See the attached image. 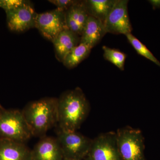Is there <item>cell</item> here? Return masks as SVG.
<instances>
[{
    "label": "cell",
    "mask_w": 160,
    "mask_h": 160,
    "mask_svg": "<svg viewBox=\"0 0 160 160\" xmlns=\"http://www.w3.org/2000/svg\"><path fill=\"white\" fill-rule=\"evenodd\" d=\"M89 111V102L79 87L63 92L58 98L59 129L77 131L88 116Z\"/></svg>",
    "instance_id": "6da1fadb"
},
{
    "label": "cell",
    "mask_w": 160,
    "mask_h": 160,
    "mask_svg": "<svg viewBox=\"0 0 160 160\" xmlns=\"http://www.w3.org/2000/svg\"><path fill=\"white\" fill-rule=\"evenodd\" d=\"M32 137L42 138L58 125V98H45L29 102L22 110Z\"/></svg>",
    "instance_id": "7a4b0ae2"
},
{
    "label": "cell",
    "mask_w": 160,
    "mask_h": 160,
    "mask_svg": "<svg viewBox=\"0 0 160 160\" xmlns=\"http://www.w3.org/2000/svg\"><path fill=\"white\" fill-rule=\"evenodd\" d=\"M32 137L22 110L0 109V138L25 143Z\"/></svg>",
    "instance_id": "3957f363"
},
{
    "label": "cell",
    "mask_w": 160,
    "mask_h": 160,
    "mask_svg": "<svg viewBox=\"0 0 160 160\" xmlns=\"http://www.w3.org/2000/svg\"><path fill=\"white\" fill-rule=\"evenodd\" d=\"M116 134L118 149L122 160H146L142 132L127 126L119 129Z\"/></svg>",
    "instance_id": "277c9868"
},
{
    "label": "cell",
    "mask_w": 160,
    "mask_h": 160,
    "mask_svg": "<svg viewBox=\"0 0 160 160\" xmlns=\"http://www.w3.org/2000/svg\"><path fill=\"white\" fill-rule=\"evenodd\" d=\"M65 158L82 160L89 152L92 140L77 131L58 129L56 137Z\"/></svg>",
    "instance_id": "5b68a950"
},
{
    "label": "cell",
    "mask_w": 160,
    "mask_h": 160,
    "mask_svg": "<svg viewBox=\"0 0 160 160\" xmlns=\"http://www.w3.org/2000/svg\"><path fill=\"white\" fill-rule=\"evenodd\" d=\"M86 160H122L118 149L116 132H109L92 140Z\"/></svg>",
    "instance_id": "8992f818"
},
{
    "label": "cell",
    "mask_w": 160,
    "mask_h": 160,
    "mask_svg": "<svg viewBox=\"0 0 160 160\" xmlns=\"http://www.w3.org/2000/svg\"><path fill=\"white\" fill-rule=\"evenodd\" d=\"M35 27L44 38L52 42L60 32L67 28L65 12L56 9L37 13Z\"/></svg>",
    "instance_id": "52a82bcc"
},
{
    "label": "cell",
    "mask_w": 160,
    "mask_h": 160,
    "mask_svg": "<svg viewBox=\"0 0 160 160\" xmlns=\"http://www.w3.org/2000/svg\"><path fill=\"white\" fill-rule=\"evenodd\" d=\"M128 0H116L104 23L107 33L115 34L131 33L132 26L128 11Z\"/></svg>",
    "instance_id": "ba28073f"
},
{
    "label": "cell",
    "mask_w": 160,
    "mask_h": 160,
    "mask_svg": "<svg viewBox=\"0 0 160 160\" xmlns=\"http://www.w3.org/2000/svg\"><path fill=\"white\" fill-rule=\"evenodd\" d=\"M6 13L7 25L11 31L22 32L35 27L37 13L29 1L17 9Z\"/></svg>",
    "instance_id": "9c48e42d"
},
{
    "label": "cell",
    "mask_w": 160,
    "mask_h": 160,
    "mask_svg": "<svg viewBox=\"0 0 160 160\" xmlns=\"http://www.w3.org/2000/svg\"><path fill=\"white\" fill-rule=\"evenodd\" d=\"M32 160H62V152L56 138L45 136L32 150Z\"/></svg>",
    "instance_id": "30bf717a"
},
{
    "label": "cell",
    "mask_w": 160,
    "mask_h": 160,
    "mask_svg": "<svg viewBox=\"0 0 160 160\" xmlns=\"http://www.w3.org/2000/svg\"><path fill=\"white\" fill-rule=\"evenodd\" d=\"M89 16L84 1H76L65 12L67 28L81 37Z\"/></svg>",
    "instance_id": "8fae6325"
},
{
    "label": "cell",
    "mask_w": 160,
    "mask_h": 160,
    "mask_svg": "<svg viewBox=\"0 0 160 160\" xmlns=\"http://www.w3.org/2000/svg\"><path fill=\"white\" fill-rule=\"evenodd\" d=\"M0 160H32V150L25 143L0 138Z\"/></svg>",
    "instance_id": "7c38bea8"
},
{
    "label": "cell",
    "mask_w": 160,
    "mask_h": 160,
    "mask_svg": "<svg viewBox=\"0 0 160 160\" xmlns=\"http://www.w3.org/2000/svg\"><path fill=\"white\" fill-rule=\"evenodd\" d=\"M80 36L68 28L62 30L52 42L57 59L62 62L66 56L80 44Z\"/></svg>",
    "instance_id": "4fadbf2b"
},
{
    "label": "cell",
    "mask_w": 160,
    "mask_h": 160,
    "mask_svg": "<svg viewBox=\"0 0 160 160\" xmlns=\"http://www.w3.org/2000/svg\"><path fill=\"white\" fill-rule=\"evenodd\" d=\"M106 33L104 23L89 16L80 37V43L85 44L92 49L99 42Z\"/></svg>",
    "instance_id": "5bb4252c"
},
{
    "label": "cell",
    "mask_w": 160,
    "mask_h": 160,
    "mask_svg": "<svg viewBox=\"0 0 160 160\" xmlns=\"http://www.w3.org/2000/svg\"><path fill=\"white\" fill-rule=\"evenodd\" d=\"M84 2L89 15L104 23L116 0H87Z\"/></svg>",
    "instance_id": "9a60e30c"
},
{
    "label": "cell",
    "mask_w": 160,
    "mask_h": 160,
    "mask_svg": "<svg viewBox=\"0 0 160 160\" xmlns=\"http://www.w3.org/2000/svg\"><path fill=\"white\" fill-rule=\"evenodd\" d=\"M91 49L89 46L80 43L66 56L62 62L63 64L69 69L76 67L89 56Z\"/></svg>",
    "instance_id": "2e32d148"
},
{
    "label": "cell",
    "mask_w": 160,
    "mask_h": 160,
    "mask_svg": "<svg viewBox=\"0 0 160 160\" xmlns=\"http://www.w3.org/2000/svg\"><path fill=\"white\" fill-rule=\"evenodd\" d=\"M103 57L105 60L109 61L121 70H124L126 54L124 52L108 46H103Z\"/></svg>",
    "instance_id": "e0dca14e"
},
{
    "label": "cell",
    "mask_w": 160,
    "mask_h": 160,
    "mask_svg": "<svg viewBox=\"0 0 160 160\" xmlns=\"http://www.w3.org/2000/svg\"><path fill=\"white\" fill-rule=\"evenodd\" d=\"M126 36L127 40L135 50L137 51L138 54L144 57L147 59L150 60L160 67L159 61L155 58L147 47L142 43L137 38H136L131 33L126 34Z\"/></svg>",
    "instance_id": "ac0fdd59"
},
{
    "label": "cell",
    "mask_w": 160,
    "mask_h": 160,
    "mask_svg": "<svg viewBox=\"0 0 160 160\" xmlns=\"http://www.w3.org/2000/svg\"><path fill=\"white\" fill-rule=\"evenodd\" d=\"M27 2L28 1L24 0H0V7L6 12L17 9Z\"/></svg>",
    "instance_id": "d6986e66"
},
{
    "label": "cell",
    "mask_w": 160,
    "mask_h": 160,
    "mask_svg": "<svg viewBox=\"0 0 160 160\" xmlns=\"http://www.w3.org/2000/svg\"><path fill=\"white\" fill-rule=\"evenodd\" d=\"M49 2L52 3L56 6L57 9L66 12L69 9L76 1L73 0H50Z\"/></svg>",
    "instance_id": "ffe728a7"
},
{
    "label": "cell",
    "mask_w": 160,
    "mask_h": 160,
    "mask_svg": "<svg viewBox=\"0 0 160 160\" xmlns=\"http://www.w3.org/2000/svg\"><path fill=\"white\" fill-rule=\"evenodd\" d=\"M149 2L151 3L154 9L160 8V0H152V1H149Z\"/></svg>",
    "instance_id": "44dd1931"
},
{
    "label": "cell",
    "mask_w": 160,
    "mask_h": 160,
    "mask_svg": "<svg viewBox=\"0 0 160 160\" xmlns=\"http://www.w3.org/2000/svg\"><path fill=\"white\" fill-rule=\"evenodd\" d=\"M62 160H75L65 158H64V159H63Z\"/></svg>",
    "instance_id": "7402d4cb"
},
{
    "label": "cell",
    "mask_w": 160,
    "mask_h": 160,
    "mask_svg": "<svg viewBox=\"0 0 160 160\" xmlns=\"http://www.w3.org/2000/svg\"><path fill=\"white\" fill-rule=\"evenodd\" d=\"M2 108H3V107L2 106V105L0 104V109H2Z\"/></svg>",
    "instance_id": "603a6c76"
}]
</instances>
